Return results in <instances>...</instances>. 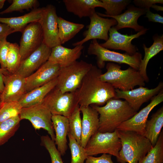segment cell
Here are the masks:
<instances>
[{
  "mask_svg": "<svg viewBox=\"0 0 163 163\" xmlns=\"http://www.w3.org/2000/svg\"><path fill=\"white\" fill-rule=\"evenodd\" d=\"M151 8L154 9L155 10L158 11H162L163 10V7L157 5L156 4L153 5Z\"/></svg>",
  "mask_w": 163,
  "mask_h": 163,
  "instance_id": "44",
  "label": "cell"
},
{
  "mask_svg": "<svg viewBox=\"0 0 163 163\" xmlns=\"http://www.w3.org/2000/svg\"><path fill=\"white\" fill-rule=\"evenodd\" d=\"M138 163H163V131H161L158 140L147 154Z\"/></svg>",
  "mask_w": 163,
  "mask_h": 163,
  "instance_id": "30",
  "label": "cell"
},
{
  "mask_svg": "<svg viewBox=\"0 0 163 163\" xmlns=\"http://www.w3.org/2000/svg\"><path fill=\"white\" fill-rule=\"evenodd\" d=\"M104 4L105 14L97 12L101 17L117 16L121 14L122 11L130 3V0H101Z\"/></svg>",
  "mask_w": 163,
  "mask_h": 163,
  "instance_id": "31",
  "label": "cell"
},
{
  "mask_svg": "<svg viewBox=\"0 0 163 163\" xmlns=\"http://www.w3.org/2000/svg\"><path fill=\"white\" fill-rule=\"evenodd\" d=\"M85 163H114L112 160V155L103 154L99 157H94L88 155Z\"/></svg>",
  "mask_w": 163,
  "mask_h": 163,
  "instance_id": "39",
  "label": "cell"
},
{
  "mask_svg": "<svg viewBox=\"0 0 163 163\" xmlns=\"http://www.w3.org/2000/svg\"><path fill=\"white\" fill-rule=\"evenodd\" d=\"M163 88V83L160 82L155 88L152 89L140 86L137 88L126 91L115 89L114 98L124 99L137 111L144 103L157 94Z\"/></svg>",
  "mask_w": 163,
  "mask_h": 163,
  "instance_id": "12",
  "label": "cell"
},
{
  "mask_svg": "<svg viewBox=\"0 0 163 163\" xmlns=\"http://www.w3.org/2000/svg\"><path fill=\"white\" fill-rule=\"evenodd\" d=\"M145 17L147 18L149 21L163 24V17L157 13H154L148 10L145 13Z\"/></svg>",
  "mask_w": 163,
  "mask_h": 163,
  "instance_id": "42",
  "label": "cell"
},
{
  "mask_svg": "<svg viewBox=\"0 0 163 163\" xmlns=\"http://www.w3.org/2000/svg\"><path fill=\"white\" fill-rule=\"evenodd\" d=\"M45 7L33 9L24 15L10 18L0 17V22L5 24L15 32H22L25 27L34 22H39L41 19Z\"/></svg>",
  "mask_w": 163,
  "mask_h": 163,
  "instance_id": "23",
  "label": "cell"
},
{
  "mask_svg": "<svg viewBox=\"0 0 163 163\" xmlns=\"http://www.w3.org/2000/svg\"><path fill=\"white\" fill-rule=\"evenodd\" d=\"M61 68L47 61L37 70L25 78L27 92L41 86L56 78Z\"/></svg>",
  "mask_w": 163,
  "mask_h": 163,
  "instance_id": "18",
  "label": "cell"
},
{
  "mask_svg": "<svg viewBox=\"0 0 163 163\" xmlns=\"http://www.w3.org/2000/svg\"><path fill=\"white\" fill-rule=\"evenodd\" d=\"M154 42L149 47L143 44L144 56L140 64L139 71L144 78L145 82L149 81L147 73V67L150 60L161 51L163 50V35L160 36L156 34L153 37Z\"/></svg>",
  "mask_w": 163,
  "mask_h": 163,
  "instance_id": "26",
  "label": "cell"
},
{
  "mask_svg": "<svg viewBox=\"0 0 163 163\" xmlns=\"http://www.w3.org/2000/svg\"><path fill=\"white\" fill-rule=\"evenodd\" d=\"M89 55L96 56L97 64L100 69L103 68L105 62H116L120 64H125L130 67L138 70L142 59V54L137 52L133 55L128 53H121L102 46L96 39L93 40L88 49Z\"/></svg>",
  "mask_w": 163,
  "mask_h": 163,
  "instance_id": "5",
  "label": "cell"
},
{
  "mask_svg": "<svg viewBox=\"0 0 163 163\" xmlns=\"http://www.w3.org/2000/svg\"><path fill=\"white\" fill-rule=\"evenodd\" d=\"M147 9L130 6L124 12L115 16H108L115 19L117 24L114 27L117 30L125 28L133 29L135 31L139 32L144 29L143 26L139 25L137 22L139 18L145 14Z\"/></svg>",
  "mask_w": 163,
  "mask_h": 163,
  "instance_id": "21",
  "label": "cell"
},
{
  "mask_svg": "<svg viewBox=\"0 0 163 163\" xmlns=\"http://www.w3.org/2000/svg\"><path fill=\"white\" fill-rule=\"evenodd\" d=\"M84 47L82 45L76 46L72 49L66 47L61 45L56 46L51 48L48 61L59 65L60 68L67 66L80 57Z\"/></svg>",
  "mask_w": 163,
  "mask_h": 163,
  "instance_id": "20",
  "label": "cell"
},
{
  "mask_svg": "<svg viewBox=\"0 0 163 163\" xmlns=\"http://www.w3.org/2000/svg\"><path fill=\"white\" fill-rule=\"evenodd\" d=\"M58 17L55 6L49 5L45 7L39 22L43 30V42L51 48L61 45L58 35Z\"/></svg>",
  "mask_w": 163,
  "mask_h": 163,
  "instance_id": "14",
  "label": "cell"
},
{
  "mask_svg": "<svg viewBox=\"0 0 163 163\" xmlns=\"http://www.w3.org/2000/svg\"><path fill=\"white\" fill-rule=\"evenodd\" d=\"M15 32L7 25L0 22V41L6 39L8 35Z\"/></svg>",
  "mask_w": 163,
  "mask_h": 163,
  "instance_id": "41",
  "label": "cell"
},
{
  "mask_svg": "<svg viewBox=\"0 0 163 163\" xmlns=\"http://www.w3.org/2000/svg\"><path fill=\"white\" fill-rule=\"evenodd\" d=\"M118 135L122 145L117 160L120 163H138L152 147L148 139L136 132L118 130Z\"/></svg>",
  "mask_w": 163,
  "mask_h": 163,
  "instance_id": "3",
  "label": "cell"
},
{
  "mask_svg": "<svg viewBox=\"0 0 163 163\" xmlns=\"http://www.w3.org/2000/svg\"><path fill=\"white\" fill-rule=\"evenodd\" d=\"M52 121L55 132V143L61 155H63L68 148L66 137L69 131L68 118L62 115H53Z\"/></svg>",
  "mask_w": 163,
  "mask_h": 163,
  "instance_id": "24",
  "label": "cell"
},
{
  "mask_svg": "<svg viewBox=\"0 0 163 163\" xmlns=\"http://www.w3.org/2000/svg\"><path fill=\"white\" fill-rule=\"evenodd\" d=\"M38 2L36 0H13L11 4L6 9L0 12V14L34 8L37 5Z\"/></svg>",
  "mask_w": 163,
  "mask_h": 163,
  "instance_id": "37",
  "label": "cell"
},
{
  "mask_svg": "<svg viewBox=\"0 0 163 163\" xmlns=\"http://www.w3.org/2000/svg\"><path fill=\"white\" fill-rule=\"evenodd\" d=\"M42 104L52 115H60L68 118L78 105L75 91L62 93L56 86L46 95Z\"/></svg>",
  "mask_w": 163,
  "mask_h": 163,
  "instance_id": "8",
  "label": "cell"
},
{
  "mask_svg": "<svg viewBox=\"0 0 163 163\" xmlns=\"http://www.w3.org/2000/svg\"><path fill=\"white\" fill-rule=\"evenodd\" d=\"M52 115L42 104L26 108H22L19 115L21 120H27L35 129H43L46 130L54 142L55 135L52 121Z\"/></svg>",
  "mask_w": 163,
  "mask_h": 163,
  "instance_id": "9",
  "label": "cell"
},
{
  "mask_svg": "<svg viewBox=\"0 0 163 163\" xmlns=\"http://www.w3.org/2000/svg\"><path fill=\"white\" fill-rule=\"evenodd\" d=\"M22 107L18 102L1 103L0 106V123L13 117L19 115Z\"/></svg>",
  "mask_w": 163,
  "mask_h": 163,
  "instance_id": "35",
  "label": "cell"
},
{
  "mask_svg": "<svg viewBox=\"0 0 163 163\" xmlns=\"http://www.w3.org/2000/svg\"><path fill=\"white\" fill-rule=\"evenodd\" d=\"M163 126V107L162 106L146 123L145 136L150 142L152 147L155 145Z\"/></svg>",
  "mask_w": 163,
  "mask_h": 163,
  "instance_id": "27",
  "label": "cell"
},
{
  "mask_svg": "<svg viewBox=\"0 0 163 163\" xmlns=\"http://www.w3.org/2000/svg\"><path fill=\"white\" fill-rule=\"evenodd\" d=\"M80 109L82 114L81 145L85 148L91 137L98 130L99 115L91 105L81 106Z\"/></svg>",
  "mask_w": 163,
  "mask_h": 163,
  "instance_id": "19",
  "label": "cell"
},
{
  "mask_svg": "<svg viewBox=\"0 0 163 163\" xmlns=\"http://www.w3.org/2000/svg\"><path fill=\"white\" fill-rule=\"evenodd\" d=\"M91 105L99 114L98 131L101 133L113 132L123 123L137 113L126 101L119 99H111L103 106Z\"/></svg>",
  "mask_w": 163,
  "mask_h": 163,
  "instance_id": "2",
  "label": "cell"
},
{
  "mask_svg": "<svg viewBox=\"0 0 163 163\" xmlns=\"http://www.w3.org/2000/svg\"><path fill=\"white\" fill-rule=\"evenodd\" d=\"M163 101V89L151 99L150 103L131 118L117 128L119 131H132L145 136L146 124L149 114L156 106Z\"/></svg>",
  "mask_w": 163,
  "mask_h": 163,
  "instance_id": "10",
  "label": "cell"
},
{
  "mask_svg": "<svg viewBox=\"0 0 163 163\" xmlns=\"http://www.w3.org/2000/svg\"><path fill=\"white\" fill-rule=\"evenodd\" d=\"M68 136L71 155V163H84L88 156L85 148L76 141L69 132Z\"/></svg>",
  "mask_w": 163,
  "mask_h": 163,
  "instance_id": "34",
  "label": "cell"
},
{
  "mask_svg": "<svg viewBox=\"0 0 163 163\" xmlns=\"http://www.w3.org/2000/svg\"><path fill=\"white\" fill-rule=\"evenodd\" d=\"M3 81L5 87L0 95L1 103L18 102L27 93L25 78L19 75L8 72L4 74Z\"/></svg>",
  "mask_w": 163,
  "mask_h": 163,
  "instance_id": "16",
  "label": "cell"
},
{
  "mask_svg": "<svg viewBox=\"0 0 163 163\" xmlns=\"http://www.w3.org/2000/svg\"><path fill=\"white\" fill-rule=\"evenodd\" d=\"M133 2L138 7L150 10L152 6L156 3L163 4L162 0H135Z\"/></svg>",
  "mask_w": 163,
  "mask_h": 163,
  "instance_id": "40",
  "label": "cell"
},
{
  "mask_svg": "<svg viewBox=\"0 0 163 163\" xmlns=\"http://www.w3.org/2000/svg\"><path fill=\"white\" fill-rule=\"evenodd\" d=\"M148 30V29L145 28L136 34L125 35L118 32L114 26H113L109 30V36L107 40L100 44L105 48L122 50L125 51L129 55H133L137 52L138 49L135 45L132 43V41L145 34Z\"/></svg>",
  "mask_w": 163,
  "mask_h": 163,
  "instance_id": "15",
  "label": "cell"
},
{
  "mask_svg": "<svg viewBox=\"0 0 163 163\" xmlns=\"http://www.w3.org/2000/svg\"><path fill=\"white\" fill-rule=\"evenodd\" d=\"M22 32L19 46L21 61L39 47L43 42V30L39 22L29 24Z\"/></svg>",
  "mask_w": 163,
  "mask_h": 163,
  "instance_id": "13",
  "label": "cell"
},
{
  "mask_svg": "<svg viewBox=\"0 0 163 163\" xmlns=\"http://www.w3.org/2000/svg\"><path fill=\"white\" fill-rule=\"evenodd\" d=\"M90 22L88 29L84 32V38L72 44L74 46L82 45L91 40L100 39L107 40L110 28L117 25L116 21L113 18H103L95 12L89 17Z\"/></svg>",
  "mask_w": 163,
  "mask_h": 163,
  "instance_id": "11",
  "label": "cell"
},
{
  "mask_svg": "<svg viewBox=\"0 0 163 163\" xmlns=\"http://www.w3.org/2000/svg\"><path fill=\"white\" fill-rule=\"evenodd\" d=\"M51 51V48L43 42L39 47L21 61L14 73L25 78L28 77L48 60Z\"/></svg>",
  "mask_w": 163,
  "mask_h": 163,
  "instance_id": "17",
  "label": "cell"
},
{
  "mask_svg": "<svg viewBox=\"0 0 163 163\" xmlns=\"http://www.w3.org/2000/svg\"><path fill=\"white\" fill-rule=\"evenodd\" d=\"M0 95L1 94H0V106L1 104V97H0Z\"/></svg>",
  "mask_w": 163,
  "mask_h": 163,
  "instance_id": "45",
  "label": "cell"
},
{
  "mask_svg": "<svg viewBox=\"0 0 163 163\" xmlns=\"http://www.w3.org/2000/svg\"><path fill=\"white\" fill-rule=\"evenodd\" d=\"M8 71L6 69H2L0 68V94L3 91L5 85L3 81L4 74Z\"/></svg>",
  "mask_w": 163,
  "mask_h": 163,
  "instance_id": "43",
  "label": "cell"
},
{
  "mask_svg": "<svg viewBox=\"0 0 163 163\" xmlns=\"http://www.w3.org/2000/svg\"><path fill=\"white\" fill-rule=\"evenodd\" d=\"M21 61L19 46L16 43H10L6 59V70L10 73H14Z\"/></svg>",
  "mask_w": 163,
  "mask_h": 163,
  "instance_id": "32",
  "label": "cell"
},
{
  "mask_svg": "<svg viewBox=\"0 0 163 163\" xmlns=\"http://www.w3.org/2000/svg\"><path fill=\"white\" fill-rule=\"evenodd\" d=\"M122 147L118 135V130L112 132L97 131L91 138L85 148L88 156L107 154L119 158V152Z\"/></svg>",
  "mask_w": 163,
  "mask_h": 163,
  "instance_id": "7",
  "label": "cell"
},
{
  "mask_svg": "<svg viewBox=\"0 0 163 163\" xmlns=\"http://www.w3.org/2000/svg\"><path fill=\"white\" fill-rule=\"evenodd\" d=\"M79 105L75 108L71 115L68 118L69 132L76 141L81 145L82 132V119Z\"/></svg>",
  "mask_w": 163,
  "mask_h": 163,
  "instance_id": "33",
  "label": "cell"
},
{
  "mask_svg": "<svg viewBox=\"0 0 163 163\" xmlns=\"http://www.w3.org/2000/svg\"></svg>",
  "mask_w": 163,
  "mask_h": 163,
  "instance_id": "46",
  "label": "cell"
},
{
  "mask_svg": "<svg viewBox=\"0 0 163 163\" xmlns=\"http://www.w3.org/2000/svg\"><path fill=\"white\" fill-rule=\"evenodd\" d=\"M40 139L41 145L45 147L49 154L51 163H63L61 155L51 138L46 135L41 136Z\"/></svg>",
  "mask_w": 163,
  "mask_h": 163,
  "instance_id": "36",
  "label": "cell"
},
{
  "mask_svg": "<svg viewBox=\"0 0 163 163\" xmlns=\"http://www.w3.org/2000/svg\"><path fill=\"white\" fill-rule=\"evenodd\" d=\"M102 74L101 69L93 65L85 76L80 87L75 91L80 107L101 106L114 98L115 89L109 83L101 80Z\"/></svg>",
  "mask_w": 163,
  "mask_h": 163,
  "instance_id": "1",
  "label": "cell"
},
{
  "mask_svg": "<svg viewBox=\"0 0 163 163\" xmlns=\"http://www.w3.org/2000/svg\"><path fill=\"white\" fill-rule=\"evenodd\" d=\"M63 2L68 12L80 18L89 17L96 12V7H104L103 2L98 0H64Z\"/></svg>",
  "mask_w": 163,
  "mask_h": 163,
  "instance_id": "22",
  "label": "cell"
},
{
  "mask_svg": "<svg viewBox=\"0 0 163 163\" xmlns=\"http://www.w3.org/2000/svg\"><path fill=\"white\" fill-rule=\"evenodd\" d=\"M57 77L45 85L27 92L18 101L22 108L42 104L46 95L56 86Z\"/></svg>",
  "mask_w": 163,
  "mask_h": 163,
  "instance_id": "25",
  "label": "cell"
},
{
  "mask_svg": "<svg viewBox=\"0 0 163 163\" xmlns=\"http://www.w3.org/2000/svg\"><path fill=\"white\" fill-rule=\"evenodd\" d=\"M19 115L0 123V146L6 143L13 136L20 126Z\"/></svg>",
  "mask_w": 163,
  "mask_h": 163,
  "instance_id": "29",
  "label": "cell"
},
{
  "mask_svg": "<svg viewBox=\"0 0 163 163\" xmlns=\"http://www.w3.org/2000/svg\"><path fill=\"white\" fill-rule=\"evenodd\" d=\"M57 23L59 37L61 45L72 38L84 27L82 24L71 22L59 17Z\"/></svg>",
  "mask_w": 163,
  "mask_h": 163,
  "instance_id": "28",
  "label": "cell"
},
{
  "mask_svg": "<svg viewBox=\"0 0 163 163\" xmlns=\"http://www.w3.org/2000/svg\"><path fill=\"white\" fill-rule=\"evenodd\" d=\"M107 71L100 76L103 82L109 83L115 89L126 91L133 89L136 86H144L145 81L138 70L130 67L126 70L113 62L107 65Z\"/></svg>",
  "mask_w": 163,
  "mask_h": 163,
  "instance_id": "4",
  "label": "cell"
},
{
  "mask_svg": "<svg viewBox=\"0 0 163 163\" xmlns=\"http://www.w3.org/2000/svg\"><path fill=\"white\" fill-rule=\"evenodd\" d=\"M92 66L81 60L61 68L57 77L56 87L62 93L75 91L80 87L84 78Z\"/></svg>",
  "mask_w": 163,
  "mask_h": 163,
  "instance_id": "6",
  "label": "cell"
},
{
  "mask_svg": "<svg viewBox=\"0 0 163 163\" xmlns=\"http://www.w3.org/2000/svg\"><path fill=\"white\" fill-rule=\"evenodd\" d=\"M10 43L6 39L0 41V64L1 68L6 69V59Z\"/></svg>",
  "mask_w": 163,
  "mask_h": 163,
  "instance_id": "38",
  "label": "cell"
}]
</instances>
